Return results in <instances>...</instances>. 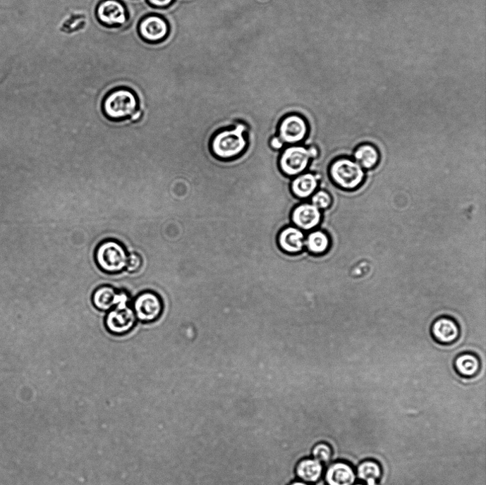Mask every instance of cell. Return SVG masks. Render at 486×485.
Here are the masks:
<instances>
[{"instance_id": "obj_1", "label": "cell", "mask_w": 486, "mask_h": 485, "mask_svg": "<svg viewBox=\"0 0 486 485\" xmlns=\"http://www.w3.org/2000/svg\"><path fill=\"white\" fill-rule=\"evenodd\" d=\"M248 125L240 121L232 128L219 130L211 139L212 153L222 160H231L238 157L248 147Z\"/></svg>"}, {"instance_id": "obj_2", "label": "cell", "mask_w": 486, "mask_h": 485, "mask_svg": "<svg viewBox=\"0 0 486 485\" xmlns=\"http://www.w3.org/2000/svg\"><path fill=\"white\" fill-rule=\"evenodd\" d=\"M102 111L104 116L113 122L138 120L141 115L138 97L128 88H118L110 92L103 101Z\"/></svg>"}, {"instance_id": "obj_3", "label": "cell", "mask_w": 486, "mask_h": 485, "mask_svg": "<svg viewBox=\"0 0 486 485\" xmlns=\"http://www.w3.org/2000/svg\"><path fill=\"white\" fill-rule=\"evenodd\" d=\"M329 180L336 188L345 192H355L366 180V172L349 156L333 159L328 167Z\"/></svg>"}, {"instance_id": "obj_4", "label": "cell", "mask_w": 486, "mask_h": 485, "mask_svg": "<svg viewBox=\"0 0 486 485\" xmlns=\"http://www.w3.org/2000/svg\"><path fill=\"white\" fill-rule=\"evenodd\" d=\"M128 257L123 245L114 239L102 241L95 252L97 266L109 274H117L125 270Z\"/></svg>"}, {"instance_id": "obj_5", "label": "cell", "mask_w": 486, "mask_h": 485, "mask_svg": "<svg viewBox=\"0 0 486 485\" xmlns=\"http://www.w3.org/2000/svg\"><path fill=\"white\" fill-rule=\"evenodd\" d=\"M312 156L308 147L300 144L286 147L279 156V166L284 175L295 178L306 172Z\"/></svg>"}, {"instance_id": "obj_6", "label": "cell", "mask_w": 486, "mask_h": 485, "mask_svg": "<svg viewBox=\"0 0 486 485\" xmlns=\"http://www.w3.org/2000/svg\"><path fill=\"white\" fill-rule=\"evenodd\" d=\"M105 324L108 331L114 336H123L135 327L137 318L129 303H120L108 311Z\"/></svg>"}, {"instance_id": "obj_7", "label": "cell", "mask_w": 486, "mask_h": 485, "mask_svg": "<svg viewBox=\"0 0 486 485\" xmlns=\"http://www.w3.org/2000/svg\"><path fill=\"white\" fill-rule=\"evenodd\" d=\"M132 308L137 319L150 323L158 319L163 313L164 302L157 293L145 291L135 297Z\"/></svg>"}, {"instance_id": "obj_8", "label": "cell", "mask_w": 486, "mask_h": 485, "mask_svg": "<svg viewBox=\"0 0 486 485\" xmlns=\"http://www.w3.org/2000/svg\"><path fill=\"white\" fill-rule=\"evenodd\" d=\"M308 133L305 119L297 113L284 117L278 126V136L285 145L301 144Z\"/></svg>"}, {"instance_id": "obj_9", "label": "cell", "mask_w": 486, "mask_h": 485, "mask_svg": "<svg viewBox=\"0 0 486 485\" xmlns=\"http://www.w3.org/2000/svg\"><path fill=\"white\" fill-rule=\"evenodd\" d=\"M171 32L168 21L159 15L147 16L140 22L138 33L141 39L150 44H159L164 42Z\"/></svg>"}, {"instance_id": "obj_10", "label": "cell", "mask_w": 486, "mask_h": 485, "mask_svg": "<svg viewBox=\"0 0 486 485\" xmlns=\"http://www.w3.org/2000/svg\"><path fill=\"white\" fill-rule=\"evenodd\" d=\"M97 17L105 27L119 28L128 20L126 6L119 0H104L97 7Z\"/></svg>"}, {"instance_id": "obj_11", "label": "cell", "mask_w": 486, "mask_h": 485, "mask_svg": "<svg viewBox=\"0 0 486 485\" xmlns=\"http://www.w3.org/2000/svg\"><path fill=\"white\" fill-rule=\"evenodd\" d=\"M433 340L438 344L448 346L456 343L461 336L458 321L450 316H441L435 319L430 329Z\"/></svg>"}, {"instance_id": "obj_12", "label": "cell", "mask_w": 486, "mask_h": 485, "mask_svg": "<svg viewBox=\"0 0 486 485\" xmlns=\"http://www.w3.org/2000/svg\"><path fill=\"white\" fill-rule=\"evenodd\" d=\"M322 212L309 202L297 205L292 211L293 226L305 231L318 227L322 221Z\"/></svg>"}, {"instance_id": "obj_13", "label": "cell", "mask_w": 486, "mask_h": 485, "mask_svg": "<svg viewBox=\"0 0 486 485\" xmlns=\"http://www.w3.org/2000/svg\"><path fill=\"white\" fill-rule=\"evenodd\" d=\"M323 474L327 485H353L357 480L355 468L345 461L331 463Z\"/></svg>"}, {"instance_id": "obj_14", "label": "cell", "mask_w": 486, "mask_h": 485, "mask_svg": "<svg viewBox=\"0 0 486 485\" xmlns=\"http://www.w3.org/2000/svg\"><path fill=\"white\" fill-rule=\"evenodd\" d=\"M305 239L303 231L294 226L284 228L277 236L280 249L290 254H298L303 251L305 247Z\"/></svg>"}, {"instance_id": "obj_15", "label": "cell", "mask_w": 486, "mask_h": 485, "mask_svg": "<svg viewBox=\"0 0 486 485\" xmlns=\"http://www.w3.org/2000/svg\"><path fill=\"white\" fill-rule=\"evenodd\" d=\"M320 180L317 176L305 172L293 178L291 183V191L298 199L309 202L310 197L317 190Z\"/></svg>"}, {"instance_id": "obj_16", "label": "cell", "mask_w": 486, "mask_h": 485, "mask_svg": "<svg viewBox=\"0 0 486 485\" xmlns=\"http://www.w3.org/2000/svg\"><path fill=\"white\" fill-rule=\"evenodd\" d=\"M353 159L366 172L375 170L379 166L381 154L374 144L363 142L355 148Z\"/></svg>"}, {"instance_id": "obj_17", "label": "cell", "mask_w": 486, "mask_h": 485, "mask_svg": "<svg viewBox=\"0 0 486 485\" xmlns=\"http://www.w3.org/2000/svg\"><path fill=\"white\" fill-rule=\"evenodd\" d=\"M454 368L461 377L474 378L480 371L481 361L479 357L473 352H462L455 357Z\"/></svg>"}, {"instance_id": "obj_18", "label": "cell", "mask_w": 486, "mask_h": 485, "mask_svg": "<svg viewBox=\"0 0 486 485\" xmlns=\"http://www.w3.org/2000/svg\"><path fill=\"white\" fill-rule=\"evenodd\" d=\"M323 473L324 465L312 457L302 459L296 467V474L298 480L310 484L317 482Z\"/></svg>"}, {"instance_id": "obj_19", "label": "cell", "mask_w": 486, "mask_h": 485, "mask_svg": "<svg viewBox=\"0 0 486 485\" xmlns=\"http://www.w3.org/2000/svg\"><path fill=\"white\" fill-rule=\"evenodd\" d=\"M305 246L312 254H325L332 247V239L327 231L317 229L308 234L305 239Z\"/></svg>"}, {"instance_id": "obj_20", "label": "cell", "mask_w": 486, "mask_h": 485, "mask_svg": "<svg viewBox=\"0 0 486 485\" xmlns=\"http://www.w3.org/2000/svg\"><path fill=\"white\" fill-rule=\"evenodd\" d=\"M120 292L109 286L97 288L92 296L94 305L99 310L109 311L119 302Z\"/></svg>"}, {"instance_id": "obj_21", "label": "cell", "mask_w": 486, "mask_h": 485, "mask_svg": "<svg viewBox=\"0 0 486 485\" xmlns=\"http://www.w3.org/2000/svg\"><path fill=\"white\" fill-rule=\"evenodd\" d=\"M357 479L365 482L367 485H378L382 475L379 463L373 460L361 462L356 469Z\"/></svg>"}, {"instance_id": "obj_22", "label": "cell", "mask_w": 486, "mask_h": 485, "mask_svg": "<svg viewBox=\"0 0 486 485\" xmlns=\"http://www.w3.org/2000/svg\"><path fill=\"white\" fill-rule=\"evenodd\" d=\"M310 203L314 205L320 211H327L331 209L334 204L332 195L325 190H317L310 197Z\"/></svg>"}, {"instance_id": "obj_23", "label": "cell", "mask_w": 486, "mask_h": 485, "mask_svg": "<svg viewBox=\"0 0 486 485\" xmlns=\"http://www.w3.org/2000/svg\"><path fill=\"white\" fill-rule=\"evenodd\" d=\"M312 457L323 465L327 464L333 457L332 448L326 443H317L312 448Z\"/></svg>"}, {"instance_id": "obj_24", "label": "cell", "mask_w": 486, "mask_h": 485, "mask_svg": "<svg viewBox=\"0 0 486 485\" xmlns=\"http://www.w3.org/2000/svg\"><path fill=\"white\" fill-rule=\"evenodd\" d=\"M142 265L141 257L137 254H131L128 257L126 269L129 273H135L141 269Z\"/></svg>"}, {"instance_id": "obj_25", "label": "cell", "mask_w": 486, "mask_h": 485, "mask_svg": "<svg viewBox=\"0 0 486 485\" xmlns=\"http://www.w3.org/2000/svg\"><path fill=\"white\" fill-rule=\"evenodd\" d=\"M147 2L156 9H166L174 4L175 0H147Z\"/></svg>"}, {"instance_id": "obj_26", "label": "cell", "mask_w": 486, "mask_h": 485, "mask_svg": "<svg viewBox=\"0 0 486 485\" xmlns=\"http://www.w3.org/2000/svg\"><path fill=\"white\" fill-rule=\"evenodd\" d=\"M269 145L274 150H281L286 145L282 142L278 135H275L270 139Z\"/></svg>"}, {"instance_id": "obj_27", "label": "cell", "mask_w": 486, "mask_h": 485, "mask_svg": "<svg viewBox=\"0 0 486 485\" xmlns=\"http://www.w3.org/2000/svg\"><path fill=\"white\" fill-rule=\"evenodd\" d=\"M289 485H311L310 484L305 483L304 481H302L300 480H296L292 481Z\"/></svg>"}, {"instance_id": "obj_28", "label": "cell", "mask_w": 486, "mask_h": 485, "mask_svg": "<svg viewBox=\"0 0 486 485\" xmlns=\"http://www.w3.org/2000/svg\"><path fill=\"white\" fill-rule=\"evenodd\" d=\"M353 485H367V484H362V483H356V484H353Z\"/></svg>"}]
</instances>
